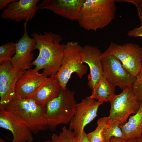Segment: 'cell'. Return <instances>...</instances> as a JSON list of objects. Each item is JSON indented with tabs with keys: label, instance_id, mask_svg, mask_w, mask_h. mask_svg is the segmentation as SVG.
Returning <instances> with one entry per match:
<instances>
[{
	"label": "cell",
	"instance_id": "obj_6",
	"mask_svg": "<svg viewBox=\"0 0 142 142\" xmlns=\"http://www.w3.org/2000/svg\"><path fill=\"white\" fill-rule=\"evenodd\" d=\"M109 102L111 107L107 124L119 125L125 124L131 114L137 113L140 103L134 92L133 87L116 95Z\"/></svg>",
	"mask_w": 142,
	"mask_h": 142
},
{
	"label": "cell",
	"instance_id": "obj_18",
	"mask_svg": "<svg viewBox=\"0 0 142 142\" xmlns=\"http://www.w3.org/2000/svg\"><path fill=\"white\" fill-rule=\"evenodd\" d=\"M122 131V139L137 138L142 135V101L137 113L130 117L125 124L119 125Z\"/></svg>",
	"mask_w": 142,
	"mask_h": 142
},
{
	"label": "cell",
	"instance_id": "obj_17",
	"mask_svg": "<svg viewBox=\"0 0 142 142\" xmlns=\"http://www.w3.org/2000/svg\"><path fill=\"white\" fill-rule=\"evenodd\" d=\"M36 44L35 39L29 36L21 49L11 59L10 61L13 68L24 70L31 69L34 58L32 51L34 50Z\"/></svg>",
	"mask_w": 142,
	"mask_h": 142
},
{
	"label": "cell",
	"instance_id": "obj_5",
	"mask_svg": "<svg viewBox=\"0 0 142 142\" xmlns=\"http://www.w3.org/2000/svg\"><path fill=\"white\" fill-rule=\"evenodd\" d=\"M82 47L77 42L68 41L65 44L64 56L61 65L55 75L63 90L73 73L80 78L86 74L88 67L82 62L81 53Z\"/></svg>",
	"mask_w": 142,
	"mask_h": 142
},
{
	"label": "cell",
	"instance_id": "obj_16",
	"mask_svg": "<svg viewBox=\"0 0 142 142\" xmlns=\"http://www.w3.org/2000/svg\"><path fill=\"white\" fill-rule=\"evenodd\" d=\"M62 89L56 75L48 77L43 85L31 98L38 105L44 106L47 103L59 95Z\"/></svg>",
	"mask_w": 142,
	"mask_h": 142
},
{
	"label": "cell",
	"instance_id": "obj_10",
	"mask_svg": "<svg viewBox=\"0 0 142 142\" xmlns=\"http://www.w3.org/2000/svg\"><path fill=\"white\" fill-rule=\"evenodd\" d=\"M25 71L13 68L10 60L0 65V109L14 98L16 83Z\"/></svg>",
	"mask_w": 142,
	"mask_h": 142
},
{
	"label": "cell",
	"instance_id": "obj_19",
	"mask_svg": "<svg viewBox=\"0 0 142 142\" xmlns=\"http://www.w3.org/2000/svg\"><path fill=\"white\" fill-rule=\"evenodd\" d=\"M115 87L104 77L102 78L89 97L103 103L109 102L116 95Z\"/></svg>",
	"mask_w": 142,
	"mask_h": 142
},
{
	"label": "cell",
	"instance_id": "obj_27",
	"mask_svg": "<svg viewBox=\"0 0 142 142\" xmlns=\"http://www.w3.org/2000/svg\"><path fill=\"white\" fill-rule=\"evenodd\" d=\"M115 2H131L136 6L138 10H142V0H115Z\"/></svg>",
	"mask_w": 142,
	"mask_h": 142
},
{
	"label": "cell",
	"instance_id": "obj_3",
	"mask_svg": "<svg viewBox=\"0 0 142 142\" xmlns=\"http://www.w3.org/2000/svg\"><path fill=\"white\" fill-rule=\"evenodd\" d=\"M75 92L67 88L58 96L48 102L45 106L48 129L54 131L60 124L70 123L74 114L77 103Z\"/></svg>",
	"mask_w": 142,
	"mask_h": 142
},
{
	"label": "cell",
	"instance_id": "obj_31",
	"mask_svg": "<svg viewBox=\"0 0 142 142\" xmlns=\"http://www.w3.org/2000/svg\"><path fill=\"white\" fill-rule=\"evenodd\" d=\"M137 142H142V135L136 138Z\"/></svg>",
	"mask_w": 142,
	"mask_h": 142
},
{
	"label": "cell",
	"instance_id": "obj_30",
	"mask_svg": "<svg viewBox=\"0 0 142 142\" xmlns=\"http://www.w3.org/2000/svg\"><path fill=\"white\" fill-rule=\"evenodd\" d=\"M123 142H137V141L136 138H131L126 140H124Z\"/></svg>",
	"mask_w": 142,
	"mask_h": 142
},
{
	"label": "cell",
	"instance_id": "obj_26",
	"mask_svg": "<svg viewBox=\"0 0 142 142\" xmlns=\"http://www.w3.org/2000/svg\"><path fill=\"white\" fill-rule=\"evenodd\" d=\"M75 142H89L87 134L84 131L82 133L75 135Z\"/></svg>",
	"mask_w": 142,
	"mask_h": 142
},
{
	"label": "cell",
	"instance_id": "obj_7",
	"mask_svg": "<svg viewBox=\"0 0 142 142\" xmlns=\"http://www.w3.org/2000/svg\"><path fill=\"white\" fill-rule=\"evenodd\" d=\"M105 51L120 61L133 78H136L142 70V48L131 43L120 45L111 42Z\"/></svg>",
	"mask_w": 142,
	"mask_h": 142
},
{
	"label": "cell",
	"instance_id": "obj_25",
	"mask_svg": "<svg viewBox=\"0 0 142 142\" xmlns=\"http://www.w3.org/2000/svg\"><path fill=\"white\" fill-rule=\"evenodd\" d=\"M138 16L141 23V26L138 27L134 28L129 31L127 33V35L129 37H142V11L138 10Z\"/></svg>",
	"mask_w": 142,
	"mask_h": 142
},
{
	"label": "cell",
	"instance_id": "obj_24",
	"mask_svg": "<svg viewBox=\"0 0 142 142\" xmlns=\"http://www.w3.org/2000/svg\"><path fill=\"white\" fill-rule=\"evenodd\" d=\"M133 88L134 94L141 102L142 101V70L139 75L135 79Z\"/></svg>",
	"mask_w": 142,
	"mask_h": 142
},
{
	"label": "cell",
	"instance_id": "obj_20",
	"mask_svg": "<svg viewBox=\"0 0 142 142\" xmlns=\"http://www.w3.org/2000/svg\"><path fill=\"white\" fill-rule=\"evenodd\" d=\"M108 119V117L99 118L97 122V126L93 131L87 134L89 142H104L102 132Z\"/></svg>",
	"mask_w": 142,
	"mask_h": 142
},
{
	"label": "cell",
	"instance_id": "obj_14",
	"mask_svg": "<svg viewBox=\"0 0 142 142\" xmlns=\"http://www.w3.org/2000/svg\"><path fill=\"white\" fill-rule=\"evenodd\" d=\"M102 53L94 46L86 45L82 47L81 60L87 64L90 69L88 75V85L93 90L103 77L101 57Z\"/></svg>",
	"mask_w": 142,
	"mask_h": 142
},
{
	"label": "cell",
	"instance_id": "obj_2",
	"mask_svg": "<svg viewBox=\"0 0 142 142\" xmlns=\"http://www.w3.org/2000/svg\"><path fill=\"white\" fill-rule=\"evenodd\" d=\"M5 109L16 116L33 134H36L48 129L45 106L38 105L31 98H14Z\"/></svg>",
	"mask_w": 142,
	"mask_h": 142
},
{
	"label": "cell",
	"instance_id": "obj_29",
	"mask_svg": "<svg viewBox=\"0 0 142 142\" xmlns=\"http://www.w3.org/2000/svg\"><path fill=\"white\" fill-rule=\"evenodd\" d=\"M124 140L122 138L113 137L108 142H123Z\"/></svg>",
	"mask_w": 142,
	"mask_h": 142
},
{
	"label": "cell",
	"instance_id": "obj_32",
	"mask_svg": "<svg viewBox=\"0 0 142 142\" xmlns=\"http://www.w3.org/2000/svg\"><path fill=\"white\" fill-rule=\"evenodd\" d=\"M0 142H6L3 139H0Z\"/></svg>",
	"mask_w": 142,
	"mask_h": 142
},
{
	"label": "cell",
	"instance_id": "obj_15",
	"mask_svg": "<svg viewBox=\"0 0 142 142\" xmlns=\"http://www.w3.org/2000/svg\"><path fill=\"white\" fill-rule=\"evenodd\" d=\"M0 127L10 131L12 142H32V133L29 128L12 113L0 109Z\"/></svg>",
	"mask_w": 142,
	"mask_h": 142
},
{
	"label": "cell",
	"instance_id": "obj_23",
	"mask_svg": "<svg viewBox=\"0 0 142 142\" xmlns=\"http://www.w3.org/2000/svg\"><path fill=\"white\" fill-rule=\"evenodd\" d=\"M75 135L73 132L65 126L59 135L52 134V140L53 142H75Z\"/></svg>",
	"mask_w": 142,
	"mask_h": 142
},
{
	"label": "cell",
	"instance_id": "obj_12",
	"mask_svg": "<svg viewBox=\"0 0 142 142\" xmlns=\"http://www.w3.org/2000/svg\"><path fill=\"white\" fill-rule=\"evenodd\" d=\"M85 0H43L38 9H47L68 19L78 21Z\"/></svg>",
	"mask_w": 142,
	"mask_h": 142
},
{
	"label": "cell",
	"instance_id": "obj_4",
	"mask_svg": "<svg viewBox=\"0 0 142 142\" xmlns=\"http://www.w3.org/2000/svg\"><path fill=\"white\" fill-rule=\"evenodd\" d=\"M31 35L36 42L34 50H38L39 55L47 63L48 77L55 75L64 56L65 44L60 43L62 39V37L51 32H45L39 34L33 32Z\"/></svg>",
	"mask_w": 142,
	"mask_h": 142
},
{
	"label": "cell",
	"instance_id": "obj_33",
	"mask_svg": "<svg viewBox=\"0 0 142 142\" xmlns=\"http://www.w3.org/2000/svg\"><path fill=\"white\" fill-rule=\"evenodd\" d=\"M43 142H53L52 140H47L44 141Z\"/></svg>",
	"mask_w": 142,
	"mask_h": 142
},
{
	"label": "cell",
	"instance_id": "obj_22",
	"mask_svg": "<svg viewBox=\"0 0 142 142\" xmlns=\"http://www.w3.org/2000/svg\"><path fill=\"white\" fill-rule=\"evenodd\" d=\"M16 43L9 42L0 47V64L10 60L16 52Z\"/></svg>",
	"mask_w": 142,
	"mask_h": 142
},
{
	"label": "cell",
	"instance_id": "obj_9",
	"mask_svg": "<svg viewBox=\"0 0 142 142\" xmlns=\"http://www.w3.org/2000/svg\"><path fill=\"white\" fill-rule=\"evenodd\" d=\"M103 103L88 96L76 104L69 127V129L73 130L75 135L83 132L85 127L97 116L99 107Z\"/></svg>",
	"mask_w": 142,
	"mask_h": 142
},
{
	"label": "cell",
	"instance_id": "obj_13",
	"mask_svg": "<svg viewBox=\"0 0 142 142\" xmlns=\"http://www.w3.org/2000/svg\"><path fill=\"white\" fill-rule=\"evenodd\" d=\"M39 0H14L2 11L1 18L16 22L25 20L28 22L36 15Z\"/></svg>",
	"mask_w": 142,
	"mask_h": 142
},
{
	"label": "cell",
	"instance_id": "obj_11",
	"mask_svg": "<svg viewBox=\"0 0 142 142\" xmlns=\"http://www.w3.org/2000/svg\"><path fill=\"white\" fill-rule=\"evenodd\" d=\"M38 72L30 69L21 75L16 84L14 98H30L37 92L48 78L44 72L39 73Z\"/></svg>",
	"mask_w": 142,
	"mask_h": 142
},
{
	"label": "cell",
	"instance_id": "obj_8",
	"mask_svg": "<svg viewBox=\"0 0 142 142\" xmlns=\"http://www.w3.org/2000/svg\"><path fill=\"white\" fill-rule=\"evenodd\" d=\"M101 59L103 76L110 83L122 90L133 87L136 78L129 74L117 58L105 50L102 53Z\"/></svg>",
	"mask_w": 142,
	"mask_h": 142
},
{
	"label": "cell",
	"instance_id": "obj_1",
	"mask_svg": "<svg viewBox=\"0 0 142 142\" xmlns=\"http://www.w3.org/2000/svg\"><path fill=\"white\" fill-rule=\"evenodd\" d=\"M114 0H85L78 21L80 26L96 31L108 25L115 16Z\"/></svg>",
	"mask_w": 142,
	"mask_h": 142
},
{
	"label": "cell",
	"instance_id": "obj_28",
	"mask_svg": "<svg viewBox=\"0 0 142 142\" xmlns=\"http://www.w3.org/2000/svg\"><path fill=\"white\" fill-rule=\"evenodd\" d=\"M14 0H0V11H3L6 8L8 5Z\"/></svg>",
	"mask_w": 142,
	"mask_h": 142
},
{
	"label": "cell",
	"instance_id": "obj_21",
	"mask_svg": "<svg viewBox=\"0 0 142 142\" xmlns=\"http://www.w3.org/2000/svg\"><path fill=\"white\" fill-rule=\"evenodd\" d=\"M119 125L117 124L106 123L102 132L104 142H108L113 137L122 138L123 132Z\"/></svg>",
	"mask_w": 142,
	"mask_h": 142
}]
</instances>
